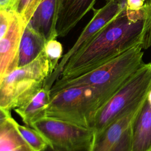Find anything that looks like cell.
Returning <instances> with one entry per match:
<instances>
[{"label": "cell", "mask_w": 151, "mask_h": 151, "mask_svg": "<svg viewBox=\"0 0 151 151\" xmlns=\"http://www.w3.org/2000/svg\"><path fill=\"white\" fill-rule=\"evenodd\" d=\"M107 101L103 94L94 87L65 88L51 96L45 116L91 129L97 112Z\"/></svg>", "instance_id": "cell-3"}, {"label": "cell", "mask_w": 151, "mask_h": 151, "mask_svg": "<svg viewBox=\"0 0 151 151\" xmlns=\"http://www.w3.org/2000/svg\"><path fill=\"white\" fill-rule=\"evenodd\" d=\"M143 44L137 45L88 73L74 78H58L50 88V96L65 88L88 86L97 89L108 101L143 65Z\"/></svg>", "instance_id": "cell-2"}, {"label": "cell", "mask_w": 151, "mask_h": 151, "mask_svg": "<svg viewBox=\"0 0 151 151\" xmlns=\"http://www.w3.org/2000/svg\"><path fill=\"white\" fill-rule=\"evenodd\" d=\"M124 6L117 2L110 1L99 9L93 8V16L91 19L85 27L72 47L63 55L57 68L47 80L55 75L74 52L89 42L108 22L114 18Z\"/></svg>", "instance_id": "cell-8"}, {"label": "cell", "mask_w": 151, "mask_h": 151, "mask_svg": "<svg viewBox=\"0 0 151 151\" xmlns=\"http://www.w3.org/2000/svg\"><path fill=\"white\" fill-rule=\"evenodd\" d=\"M58 4V0H41L27 24L47 42L57 37Z\"/></svg>", "instance_id": "cell-11"}, {"label": "cell", "mask_w": 151, "mask_h": 151, "mask_svg": "<svg viewBox=\"0 0 151 151\" xmlns=\"http://www.w3.org/2000/svg\"><path fill=\"white\" fill-rule=\"evenodd\" d=\"M151 5L139 13H130L124 8L89 42L79 48L61 70L45 83L51 87L58 78H74L88 73L121 55L131 48L147 44L150 26Z\"/></svg>", "instance_id": "cell-1"}, {"label": "cell", "mask_w": 151, "mask_h": 151, "mask_svg": "<svg viewBox=\"0 0 151 151\" xmlns=\"http://www.w3.org/2000/svg\"><path fill=\"white\" fill-rule=\"evenodd\" d=\"M12 14V11L0 9V40L4 37L9 28Z\"/></svg>", "instance_id": "cell-18"}, {"label": "cell", "mask_w": 151, "mask_h": 151, "mask_svg": "<svg viewBox=\"0 0 151 151\" xmlns=\"http://www.w3.org/2000/svg\"><path fill=\"white\" fill-rule=\"evenodd\" d=\"M96 0H58L56 24L57 37L66 36L87 14Z\"/></svg>", "instance_id": "cell-10"}, {"label": "cell", "mask_w": 151, "mask_h": 151, "mask_svg": "<svg viewBox=\"0 0 151 151\" xmlns=\"http://www.w3.org/2000/svg\"><path fill=\"white\" fill-rule=\"evenodd\" d=\"M15 126L20 135L34 151H44L49 147L45 139L34 129L21 125L17 122Z\"/></svg>", "instance_id": "cell-16"}, {"label": "cell", "mask_w": 151, "mask_h": 151, "mask_svg": "<svg viewBox=\"0 0 151 151\" xmlns=\"http://www.w3.org/2000/svg\"><path fill=\"white\" fill-rule=\"evenodd\" d=\"M30 127L41 134L52 151H87L94 137L91 129L48 116L32 122Z\"/></svg>", "instance_id": "cell-6"}, {"label": "cell", "mask_w": 151, "mask_h": 151, "mask_svg": "<svg viewBox=\"0 0 151 151\" xmlns=\"http://www.w3.org/2000/svg\"><path fill=\"white\" fill-rule=\"evenodd\" d=\"M18 0H0V9L14 11Z\"/></svg>", "instance_id": "cell-21"}, {"label": "cell", "mask_w": 151, "mask_h": 151, "mask_svg": "<svg viewBox=\"0 0 151 151\" xmlns=\"http://www.w3.org/2000/svg\"><path fill=\"white\" fill-rule=\"evenodd\" d=\"M10 117H11L10 111L0 107V123L5 121Z\"/></svg>", "instance_id": "cell-22"}, {"label": "cell", "mask_w": 151, "mask_h": 151, "mask_svg": "<svg viewBox=\"0 0 151 151\" xmlns=\"http://www.w3.org/2000/svg\"><path fill=\"white\" fill-rule=\"evenodd\" d=\"M150 5L147 4L146 0H126V9L130 13H139Z\"/></svg>", "instance_id": "cell-19"}, {"label": "cell", "mask_w": 151, "mask_h": 151, "mask_svg": "<svg viewBox=\"0 0 151 151\" xmlns=\"http://www.w3.org/2000/svg\"><path fill=\"white\" fill-rule=\"evenodd\" d=\"M44 51L54 72L63 57V46L55 39L50 40L46 42Z\"/></svg>", "instance_id": "cell-17"}, {"label": "cell", "mask_w": 151, "mask_h": 151, "mask_svg": "<svg viewBox=\"0 0 151 151\" xmlns=\"http://www.w3.org/2000/svg\"><path fill=\"white\" fill-rule=\"evenodd\" d=\"M32 0H18L14 12L21 17Z\"/></svg>", "instance_id": "cell-20"}, {"label": "cell", "mask_w": 151, "mask_h": 151, "mask_svg": "<svg viewBox=\"0 0 151 151\" xmlns=\"http://www.w3.org/2000/svg\"><path fill=\"white\" fill-rule=\"evenodd\" d=\"M143 102L94 136L87 151H132V124Z\"/></svg>", "instance_id": "cell-7"}, {"label": "cell", "mask_w": 151, "mask_h": 151, "mask_svg": "<svg viewBox=\"0 0 151 151\" xmlns=\"http://www.w3.org/2000/svg\"><path fill=\"white\" fill-rule=\"evenodd\" d=\"M150 18H151V15H150ZM147 44L148 47L151 46V19H150V26L149 28V31L148 32V37H147Z\"/></svg>", "instance_id": "cell-24"}, {"label": "cell", "mask_w": 151, "mask_h": 151, "mask_svg": "<svg viewBox=\"0 0 151 151\" xmlns=\"http://www.w3.org/2000/svg\"><path fill=\"white\" fill-rule=\"evenodd\" d=\"M46 42L41 35L27 25L20 40L17 67L24 66L34 60L44 50Z\"/></svg>", "instance_id": "cell-14"}, {"label": "cell", "mask_w": 151, "mask_h": 151, "mask_svg": "<svg viewBox=\"0 0 151 151\" xmlns=\"http://www.w3.org/2000/svg\"><path fill=\"white\" fill-rule=\"evenodd\" d=\"M151 90V63L143 65L97 112L91 129L94 136L110 123L140 104Z\"/></svg>", "instance_id": "cell-5"}, {"label": "cell", "mask_w": 151, "mask_h": 151, "mask_svg": "<svg viewBox=\"0 0 151 151\" xmlns=\"http://www.w3.org/2000/svg\"><path fill=\"white\" fill-rule=\"evenodd\" d=\"M50 99V88L44 85L14 110L22 122L30 126L32 122L45 116Z\"/></svg>", "instance_id": "cell-13"}, {"label": "cell", "mask_w": 151, "mask_h": 151, "mask_svg": "<svg viewBox=\"0 0 151 151\" xmlns=\"http://www.w3.org/2000/svg\"><path fill=\"white\" fill-rule=\"evenodd\" d=\"M150 63H151V62H150Z\"/></svg>", "instance_id": "cell-25"}, {"label": "cell", "mask_w": 151, "mask_h": 151, "mask_svg": "<svg viewBox=\"0 0 151 151\" xmlns=\"http://www.w3.org/2000/svg\"><path fill=\"white\" fill-rule=\"evenodd\" d=\"M132 151H151V90L132 124Z\"/></svg>", "instance_id": "cell-12"}, {"label": "cell", "mask_w": 151, "mask_h": 151, "mask_svg": "<svg viewBox=\"0 0 151 151\" xmlns=\"http://www.w3.org/2000/svg\"><path fill=\"white\" fill-rule=\"evenodd\" d=\"M11 117L0 123V151H34L19 133Z\"/></svg>", "instance_id": "cell-15"}, {"label": "cell", "mask_w": 151, "mask_h": 151, "mask_svg": "<svg viewBox=\"0 0 151 151\" xmlns=\"http://www.w3.org/2000/svg\"><path fill=\"white\" fill-rule=\"evenodd\" d=\"M12 12L9 28L0 40V84L7 74L17 68L20 40L26 27L21 17Z\"/></svg>", "instance_id": "cell-9"}, {"label": "cell", "mask_w": 151, "mask_h": 151, "mask_svg": "<svg viewBox=\"0 0 151 151\" xmlns=\"http://www.w3.org/2000/svg\"><path fill=\"white\" fill-rule=\"evenodd\" d=\"M105 1L106 2H108L110 1H115L118 2L119 4H120L123 6H124L126 5V0H105ZM146 2L147 5H150L151 4V0H146Z\"/></svg>", "instance_id": "cell-23"}, {"label": "cell", "mask_w": 151, "mask_h": 151, "mask_svg": "<svg viewBox=\"0 0 151 151\" xmlns=\"http://www.w3.org/2000/svg\"><path fill=\"white\" fill-rule=\"evenodd\" d=\"M53 72L44 50L32 62L13 69L0 84V107L10 111L19 107L44 85Z\"/></svg>", "instance_id": "cell-4"}]
</instances>
